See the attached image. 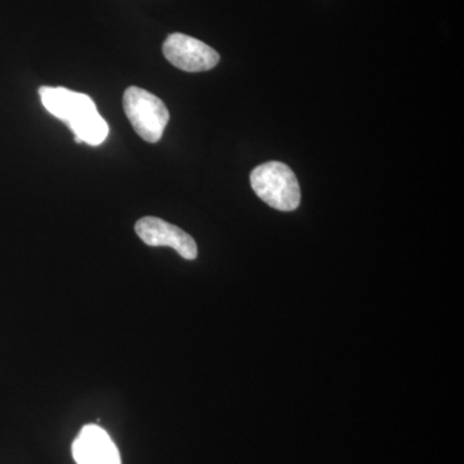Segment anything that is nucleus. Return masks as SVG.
<instances>
[{
    "instance_id": "1",
    "label": "nucleus",
    "mask_w": 464,
    "mask_h": 464,
    "mask_svg": "<svg viewBox=\"0 0 464 464\" xmlns=\"http://www.w3.org/2000/svg\"><path fill=\"white\" fill-rule=\"evenodd\" d=\"M250 185L258 195L274 209L292 212L301 203V188L295 172L280 161H268L253 169Z\"/></svg>"
},
{
    "instance_id": "2",
    "label": "nucleus",
    "mask_w": 464,
    "mask_h": 464,
    "mask_svg": "<svg viewBox=\"0 0 464 464\" xmlns=\"http://www.w3.org/2000/svg\"><path fill=\"white\" fill-rule=\"evenodd\" d=\"M123 106L134 132L146 142L160 141L169 121L163 101L142 88L130 87L124 92Z\"/></svg>"
},
{
    "instance_id": "3",
    "label": "nucleus",
    "mask_w": 464,
    "mask_h": 464,
    "mask_svg": "<svg viewBox=\"0 0 464 464\" xmlns=\"http://www.w3.org/2000/svg\"><path fill=\"white\" fill-rule=\"evenodd\" d=\"M164 57L188 72H208L219 63V54L212 47L185 34H172L163 44Z\"/></svg>"
},
{
    "instance_id": "4",
    "label": "nucleus",
    "mask_w": 464,
    "mask_h": 464,
    "mask_svg": "<svg viewBox=\"0 0 464 464\" xmlns=\"http://www.w3.org/2000/svg\"><path fill=\"white\" fill-rule=\"evenodd\" d=\"M134 230L146 246H169L188 261L198 257V246L191 235L164 219L143 217L137 221Z\"/></svg>"
},
{
    "instance_id": "5",
    "label": "nucleus",
    "mask_w": 464,
    "mask_h": 464,
    "mask_svg": "<svg viewBox=\"0 0 464 464\" xmlns=\"http://www.w3.org/2000/svg\"><path fill=\"white\" fill-rule=\"evenodd\" d=\"M72 456L78 464H121L114 441L97 424L82 429L72 444Z\"/></svg>"
},
{
    "instance_id": "6",
    "label": "nucleus",
    "mask_w": 464,
    "mask_h": 464,
    "mask_svg": "<svg viewBox=\"0 0 464 464\" xmlns=\"http://www.w3.org/2000/svg\"><path fill=\"white\" fill-rule=\"evenodd\" d=\"M39 96L48 112L60 121H65L67 127L85 116L97 112L96 105L90 96L66 90V88L42 87L39 90Z\"/></svg>"
},
{
    "instance_id": "7",
    "label": "nucleus",
    "mask_w": 464,
    "mask_h": 464,
    "mask_svg": "<svg viewBox=\"0 0 464 464\" xmlns=\"http://www.w3.org/2000/svg\"><path fill=\"white\" fill-rule=\"evenodd\" d=\"M69 128L74 132L76 142L91 146H100L109 136V125L99 111L85 116Z\"/></svg>"
}]
</instances>
